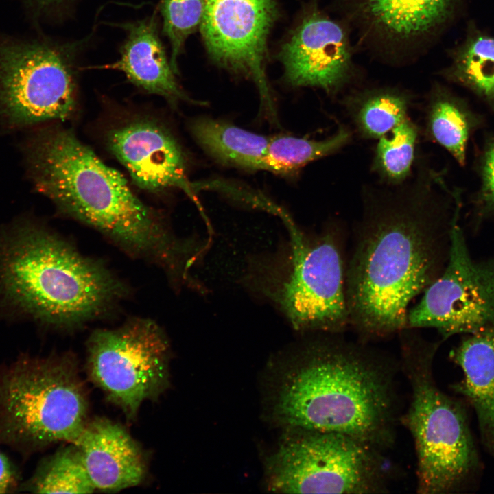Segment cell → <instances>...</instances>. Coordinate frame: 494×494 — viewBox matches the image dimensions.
<instances>
[{"label": "cell", "mask_w": 494, "mask_h": 494, "mask_svg": "<svg viewBox=\"0 0 494 494\" xmlns=\"http://www.w3.org/2000/svg\"><path fill=\"white\" fill-rule=\"evenodd\" d=\"M442 179L423 169L408 186L363 197L346 263L349 327L360 341L406 328L410 303L443 270L453 213L436 191Z\"/></svg>", "instance_id": "cell-1"}, {"label": "cell", "mask_w": 494, "mask_h": 494, "mask_svg": "<svg viewBox=\"0 0 494 494\" xmlns=\"http://www.w3.org/2000/svg\"><path fill=\"white\" fill-rule=\"evenodd\" d=\"M25 154L35 188L62 213L99 231L127 253L157 263L169 276L185 268L193 250L191 239L175 236L122 174L71 130L42 129L28 140Z\"/></svg>", "instance_id": "cell-2"}, {"label": "cell", "mask_w": 494, "mask_h": 494, "mask_svg": "<svg viewBox=\"0 0 494 494\" xmlns=\"http://www.w3.org/2000/svg\"><path fill=\"white\" fill-rule=\"evenodd\" d=\"M318 333L279 388L275 412L294 428L349 435L382 451L395 438L394 363L360 340Z\"/></svg>", "instance_id": "cell-3"}, {"label": "cell", "mask_w": 494, "mask_h": 494, "mask_svg": "<svg viewBox=\"0 0 494 494\" xmlns=\"http://www.w3.org/2000/svg\"><path fill=\"white\" fill-rule=\"evenodd\" d=\"M0 291L18 311L60 328L99 316L125 292L103 264L29 221L0 236Z\"/></svg>", "instance_id": "cell-4"}, {"label": "cell", "mask_w": 494, "mask_h": 494, "mask_svg": "<svg viewBox=\"0 0 494 494\" xmlns=\"http://www.w3.org/2000/svg\"><path fill=\"white\" fill-rule=\"evenodd\" d=\"M398 334L400 368L411 392L401 421L414 444L416 492H461L476 481L482 464L463 406L435 381L433 362L440 344L427 340L416 329Z\"/></svg>", "instance_id": "cell-5"}, {"label": "cell", "mask_w": 494, "mask_h": 494, "mask_svg": "<svg viewBox=\"0 0 494 494\" xmlns=\"http://www.w3.org/2000/svg\"><path fill=\"white\" fill-rule=\"evenodd\" d=\"M275 252L252 258L247 285L305 333H342L349 327L346 261L338 227L307 235L294 222Z\"/></svg>", "instance_id": "cell-6"}, {"label": "cell", "mask_w": 494, "mask_h": 494, "mask_svg": "<svg viewBox=\"0 0 494 494\" xmlns=\"http://www.w3.org/2000/svg\"><path fill=\"white\" fill-rule=\"evenodd\" d=\"M86 390L74 359L22 355L0 368V443L27 454L73 444L88 422Z\"/></svg>", "instance_id": "cell-7"}, {"label": "cell", "mask_w": 494, "mask_h": 494, "mask_svg": "<svg viewBox=\"0 0 494 494\" xmlns=\"http://www.w3.org/2000/svg\"><path fill=\"white\" fill-rule=\"evenodd\" d=\"M269 464V488L289 493L387 492L381 451L349 435L298 429Z\"/></svg>", "instance_id": "cell-8"}, {"label": "cell", "mask_w": 494, "mask_h": 494, "mask_svg": "<svg viewBox=\"0 0 494 494\" xmlns=\"http://www.w3.org/2000/svg\"><path fill=\"white\" fill-rule=\"evenodd\" d=\"M169 348L163 331L149 319L98 329L88 340L87 375L132 419L144 401L157 399L169 386Z\"/></svg>", "instance_id": "cell-9"}, {"label": "cell", "mask_w": 494, "mask_h": 494, "mask_svg": "<svg viewBox=\"0 0 494 494\" xmlns=\"http://www.w3.org/2000/svg\"><path fill=\"white\" fill-rule=\"evenodd\" d=\"M460 211L453 212L443 270L407 315L406 328H434L443 340L494 327V257L472 258L458 224Z\"/></svg>", "instance_id": "cell-10"}, {"label": "cell", "mask_w": 494, "mask_h": 494, "mask_svg": "<svg viewBox=\"0 0 494 494\" xmlns=\"http://www.w3.org/2000/svg\"><path fill=\"white\" fill-rule=\"evenodd\" d=\"M76 104L68 59L54 46L14 44L0 48V117L23 127L65 120Z\"/></svg>", "instance_id": "cell-11"}, {"label": "cell", "mask_w": 494, "mask_h": 494, "mask_svg": "<svg viewBox=\"0 0 494 494\" xmlns=\"http://www.w3.org/2000/svg\"><path fill=\"white\" fill-rule=\"evenodd\" d=\"M277 16L276 0H206L200 26L210 58L254 82L262 108L272 121L277 113L265 60L268 37Z\"/></svg>", "instance_id": "cell-12"}, {"label": "cell", "mask_w": 494, "mask_h": 494, "mask_svg": "<svg viewBox=\"0 0 494 494\" xmlns=\"http://www.w3.org/2000/svg\"><path fill=\"white\" fill-rule=\"evenodd\" d=\"M279 56L285 80L294 86L318 87L334 94L354 73L347 29L317 6L304 14Z\"/></svg>", "instance_id": "cell-13"}, {"label": "cell", "mask_w": 494, "mask_h": 494, "mask_svg": "<svg viewBox=\"0 0 494 494\" xmlns=\"http://www.w3.org/2000/svg\"><path fill=\"white\" fill-rule=\"evenodd\" d=\"M106 143L139 187L152 193L180 189L203 212L183 150L165 127L148 119H134L110 130Z\"/></svg>", "instance_id": "cell-14"}, {"label": "cell", "mask_w": 494, "mask_h": 494, "mask_svg": "<svg viewBox=\"0 0 494 494\" xmlns=\"http://www.w3.org/2000/svg\"><path fill=\"white\" fill-rule=\"evenodd\" d=\"M362 33L384 47L404 49L428 41L454 19L461 0H345Z\"/></svg>", "instance_id": "cell-15"}, {"label": "cell", "mask_w": 494, "mask_h": 494, "mask_svg": "<svg viewBox=\"0 0 494 494\" xmlns=\"http://www.w3.org/2000/svg\"><path fill=\"white\" fill-rule=\"evenodd\" d=\"M73 444L95 489L119 491L139 484L145 476L141 447L119 423L101 417L88 421Z\"/></svg>", "instance_id": "cell-16"}, {"label": "cell", "mask_w": 494, "mask_h": 494, "mask_svg": "<svg viewBox=\"0 0 494 494\" xmlns=\"http://www.w3.org/2000/svg\"><path fill=\"white\" fill-rule=\"evenodd\" d=\"M126 39L116 62L98 69L123 72L134 85L149 93L163 97L172 103L196 102L179 86L158 35L155 15L121 24Z\"/></svg>", "instance_id": "cell-17"}, {"label": "cell", "mask_w": 494, "mask_h": 494, "mask_svg": "<svg viewBox=\"0 0 494 494\" xmlns=\"http://www.w3.org/2000/svg\"><path fill=\"white\" fill-rule=\"evenodd\" d=\"M450 357L462 371L452 388L473 409L482 443L494 458V327L467 335Z\"/></svg>", "instance_id": "cell-18"}, {"label": "cell", "mask_w": 494, "mask_h": 494, "mask_svg": "<svg viewBox=\"0 0 494 494\" xmlns=\"http://www.w3.org/2000/svg\"><path fill=\"white\" fill-rule=\"evenodd\" d=\"M484 123L482 115L473 111L465 99L442 84L432 86L426 106L425 132L460 165H466L469 141Z\"/></svg>", "instance_id": "cell-19"}, {"label": "cell", "mask_w": 494, "mask_h": 494, "mask_svg": "<svg viewBox=\"0 0 494 494\" xmlns=\"http://www.w3.org/2000/svg\"><path fill=\"white\" fill-rule=\"evenodd\" d=\"M190 129L199 145L218 163L245 170H263L271 137L209 117L193 120Z\"/></svg>", "instance_id": "cell-20"}, {"label": "cell", "mask_w": 494, "mask_h": 494, "mask_svg": "<svg viewBox=\"0 0 494 494\" xmlns=\"http://www.w3.org/2000/svg\"><path fill=\"white\" fill-rule=\"evenodd\" d=\"M450 58L441 75L470 90L494 110V36L473 28L451 49Z\"/></svg>", "instance_id": "cell-21"}, {"label": "cell", "mask_w": 494, "mask_h": 494, "mask_svg": "<svg viewBox=\"0 0 494 494\" xmlns=\"http://www.w3.org/2000/svg\"><path fill=\"white\" fill-rule=\"evenodd\" d=\"M412 99L399 88L378 87L356 92L345 104L361 137L378 139L408 117Z\"/></svg>", "instance_id": "cell-22"}, {"label": "cell", "mask_w": 494, "mask_h": 494, "mask_svg": "<svg viewBox=\"0 0 494 494\" xmlns=\"http://www.w3.org/2000/svg\"><path fill=\"white\" fill-rule=\"evenodd\" d=\"M351 139V132L344 126H339L335 133L322 140L287 135L274 137L268 146L263 171L292 174L312 161L336 153Z\"/></svg>", "instance_id": "cell-23"}, {"label": "cell", "mask_w": 494, "mask_h": 494, "mask_svg": "<svg viewBox=\"0 0 494 494\" xmlns=\"http://www.w3.org/2000/svg\"><path fill=\"white\" fill-rule=\"evenodd\" d=\"M21 489L35 493H91L95 490L80 451L72 443L43 461Z\"/></svg>", "instance_id": "cell-24"}, {"label": "cell", "mask_w": 494, "mask_h": 494, "mask_svg": "<svg viewBox=\"0 0 494 494\" xmlns=\"http://www.w3.org/2000/svg\"><path fill=\"white\" fill-rule=\"evenodd\" d=\"M419 129L409 117L377 140L371 170L388 185H401L410 176Z\"/></svg>", "instance_id": "cell-25"}, {"label": "cell", "mask_w": 494, "mask_h": 494, "mask_svg": "<svg viewBox=\"0 0 494 494\" xmlns=\"http://www.w3.org/2000/svg\"><path fill=\"white\" fill-rule=\"evenodd\" d=\"M206 0H161L163 33L171 46L172 67L178 73V58L186 40L200 26Z\"/></svg>", "instance_id": "cell-26"}, {"label": "cell", "mask_w": 494, "mask_h": 494, "mask_svg": "<svg viewBox=\"0 0 494 494\" xmlns=\"http://www.w3.org/2000/svg\"><path fill=\"white\" fill-rule=\"evenodd\" d=\"M475 166L480 186L471 200L473 214L478 220H494V136L478 151Z\"/></svg>", "instance_id": "cell-27"}, {"label": "cell", "mask_w": 494, "mask_h": 494, "mask_svg": "<svg viewBox=\"0 0 494 494\" xmlns=\"http://www.w3.org/2000/svg\"><path fill=\"white\" fill-rule=\"evenodd\" d=\"M18 475L9 459L0 452V493H7L17 488Z\"/></svg>", "instance_id": "cell-28"}, {"label": "cell", "mask_w": 494, "mask_h": 494, "mask_svg": "<svg viewBox=\"0 0 494 494\" xmlns=\"http://www.w3.org/2000/svg\"><path fill=\"white\" fill-rule=\"evenodd\" d=\"M39 5L42 6H50L62 4L68 2L71 0H34Z\"/></svg>", "instance_id": "cell-29"}]
</instances>
